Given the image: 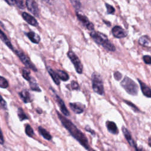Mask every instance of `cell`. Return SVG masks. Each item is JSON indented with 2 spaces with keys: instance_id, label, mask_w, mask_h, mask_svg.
I'll use <instances>...</instances> for the list:
<instances>
[{
  "instance_id": "40",
  "label": "cell",
  "mask_w": 151,
  "mask_h": 151,
  "mask_svg": "<svg viewBox=\"0 0 151 151\" xmlns=\"http://www.w3.org/2000/svg\"><path fill=\"white\" fill-rule=\"evenodd\" d=\"M148 142H149V145L151 147V138H149Z\"/></svg>"
},
{
  "instance_id": "12",
  "label": "cell",
  "mask_w": 151,
  "mask_h": 151,
  "mask_svg": "<svg viewBox=\"0 0 151 151\" xmlns=\"http://www.w3.org/2000/svg\"><path fill=\"white\" fill-rule=\"evenodd\" d=\"M69 106L71 109L76 114H80L83 113L85 107L84 105H83L80 103H70Z\"/></svg>"
},
{
  "instance_id": "4",
  "label": "cell",
  "mask_w": 151,
  "mask_h": 151,
  "mask_svg": "<svg viewBox=\"0 0 151 151\" xmlns=\"http://www.w3.org/2000/svg\"><path fill=\"white\" fill-rule=\"evenodd\" d=\"M92 81L94 92L100 95H103L104 94V88L101 76L96 72L93 73L92 76Z\"/></svg>"
},
{
  "instance_id": "28",
  "label": "cell",
  "mask_w": 151,
  "mask_h": 151,
  "mask_svg": "<svg viewBox=\"0 0 151 151\" xmlns=\"http://www.w3.org/2000/svg\"><path fill=\"white\" fill-rule=\"evenodd\" d=\"M106 7L107 8V14H112L115 13V8L113 6H112L111 5L106 3Z\"/></svg>"
},
{
  "instance_id": "10",
  "label": "cell",
  "mask_w": 151,
  "mask_h": 151,
  "mask_svg": "<svg viewBox=\"0 0 151 151\" xmlns=\"http://www.w3.org/2000/svg\"><path fill=\"white\" fill-rule=\"evenodd\" d=\"M56 99L58 104V106L60 107V111L62 112V113L64 115V116H69L70 115L69 111L67 109V107H66L65 104H64L63 100L56 94Z\"/></svg>"
},
{
  "instance_id": "26",
  "label": "cell",
  "mask_w": 151,
  "mask_h": 151,
  "mask_svg": "<svg viewBox=\"0 0 151 151\" xmlns=\"http://www.w3.org/2000/svg\"><path fill=\"white\" fill-rule=\"evenodd\" d=\"M23 73V77L27 81H30L31 79V77L30 76V72L27 68H24L22 71Z\"/></svg>"
},
{
  "instance_id": "16",
  "label": "cell",
  "mask_w": 151,
  "mask_h": 151,
  "mask_svg": "<svg viewBox=\"0 0 151 151\" xmlns=\"http://www.w3.org/2000/svg\"><path fill=\"white\" fill-rule=\"evenodd\" d=\"M138 81L140 84L141 90H142L143 94L146 97H151V89L148 87V86H147V85L145 83L142 82L141 80L138 79Z\"/></svg>"
},
{
  "instance_id": "24",
  "label": "cell",
  "mask_w": 151,
  "mask_h": 151,
  "mask_svg": "<svg viewBox=\"0 0 151 151\" xmlns=\"http://www.w3.org/2000/svg\"><path fill=\"white\" fill-rule=\"evenodd\" d=\"M18 116L21 121H23L24 120H27L29 119L27 116L26 115L23 110L21 108H18Z\"/></svg>"
},
{
  "instance_id": "19",
  "label": "cell",
  "mask_w": 151,
  "mask_h": 151,
  "mask_svg": "<svg viewBox=\"0 0 151 151\" xmlns=\"http://www.w3.org/2000/svg\"><path fill=\"white\" fill-rule=\"evenodd\" d=\"M47 70L49 73V74L50 75L51 77L52 78V79L53 80L54 82L57 84V85H59L60 82V79L58 77V75L57 74L56 72H55L51 67H47Z\"/></svg>"
},
{
  "instance_id": "15",
  "label": "cell",
  "mask_w": 151,
  "mask_h": 151,
  "mask_svg": "<svg viewBox=\"0 0 151 151\" xmlns=\"http://www.w3.org/2000/svg\"><path fill=\"white\" fill-rule=\"evenodd\" d=\"M106 127L107 128V130L109 132L112 134L116 135L119 133L118 129L116 123L112 121H107L106 122Z\"/></svg>"
},
{
  "instance_id": "2",
  "label": "cell",
  "mask_w": 151,
  "mask_h": 151,
  "mask_svg": "<svg viewBox=\"0 0 151 151\" xmlns=\"http://www.w3.org/2000/svg\"><path fill=\"white\" fill-rule=\"evenodd\" d=\"M90 36L97 44L102 46L107 51H115L116 50L115 46L108 40L105 34L93 31L90 33Z\"/></svg>"
},
{
  "instance_id": "23",
  "label": "cell",
  "mask_w": 151,
  "mask_h": 151,
  "mask_svg": "<svg viewBox=\"0 0 151 151\" xmlns=\"http://www.w3.org/2000/svg\"><path fill=\"white\" fill-rule=\"evenodd\" d=\"M29 83H30V87L31 88V89L33 91L35 92H41V89L39 88V86L38 85V84L37 83L35 80L31 77V80L29 81Z\"/></svg>"
},
{
  "instance_id": "25",
  "label": "cell",
  "mask_w": 151,
  "mask_h": 151,
  "mask_svg": "<svg viewBox=\"0 0 151 151\" xmlns=\"http://www.w3.org/2000/svg\"><path fill=\"white\" fill-rule=\"evenodd\" d=\"M25 132L26 135L29 136V137H33V136L34 135V132L33 128L31 127V126L30 125H27L25 129Z\"/></svg>"
},
{
  "instance_id": "14",
  "label": "cell",
  "mask_w": 151,
  "mask_h": 151,
  "mask_svg": "<svg viewBox=\"0 0 151 151\" xmlns=\"http://www.w3.org/2000/svg\"><path fill=\"white\" fill-rule=\"evenodd\" d=\"M20 98L23 101L24 103H30L32 101V99L30 95V92L27 90H23L21 92H20L18 93Z\"/></svg>"
},
{
  "instance_id": "6",
  "label": "cell",
  "mask_w": 151,
  "mask_h": 151,
  "mask_svg": "<svg viewBox=\"0 0 151 151\" xmlns=\"http://www.w3.org/2000/svg\"><path fill=\"white\" fill-rule=\"evenodd\" d=\"M67 56L73 64L77 73L79 74H81L83 72V65L77 55L73 51H70L68 52Z\"/></svg>"
},
{
  "instance_id": "18",
  "label": "cell",
  "mask_w": 151,
  "mask_h": 151,
  "mask_svg": "<svg viewBox=\"0 0 151 151\" xmlns=\"http://www.w3.org/2000/svg\"><path fill=\"white\" fill-rule=\"evenodd\" d=\"M0 33H0V37H1V40L8 47V48H10L12 50L14 51V49L13 48V46L11 44V42L10 41V40L8 39V38L7 37V35L4 34V33L2 30L0 31Z\"/></svg>"
},
{
  "instance_id": "37",
  "label": "cell",
  "mask_w": 151,
  "mask_h": 151,
  "mask_svg": "<svg viewBox=\"0 0 151 151\" xmlns=\"http://www.w3.org/2000/svg\"><path fill=\"white\" fill-rule=\"evenodd\" d=\"M6 2L7 3H8L10 6H14V4H15V1H13V0H10V1H7V0H6Z\"/></svg>"
},
{
  "instance_id": "33",
  "label": "cell",
  "mask_w": 151,
  "mask_h": 151,
  "mask_svg": "<svg viewBox=\"0 0 151 151\" xmlns=\"http://www.w3.org/2000/svg\"><path fill=\"white\" fill-rule=\"evenodd\" d=\"M125 102L127 104H128L129 106H130L131 107H132V108H133V109H134L135 112H139V109H138V107H137L135 104H134L132 103H131V102H129V101H126V100H125Z\"/></svg>"
},
{
  "instance_id": "13",
  "label": "cell",
  "mask_w": 151,
  "mask_h": 151,
  "mask_svg": "<svg viewBox=\"0 0 151 151\" xmlns=\"http://www.w3.org/2000/svg\"><path fill=\"white\" fill-rule=\"evenodd\" d=\"M22 17L24 18V19L26 21L27 23L33 26H38V22L36 20V19L30 14H28L26 12H24L22 13Z\"/></svg>"
},
{
  "instance_id": "42",
  "label": "cell",
  "mask_w": 151,
  "mask_h": 151,
  "mask_svg": "<svg viewBox=\"0 0 151 151\" xmlns=\"http://www.w3.org/2000/svg\"><path fill=\"white\" fill-rule=\"evenodd\" d=\"M88 151H96L95 150H94V149H93L92 148H90Z\"/></svg>"
},
{
  "instance_id": "8",
  "label": "cell",
  "mask_w": 151,
  "mask_h": 151,
  "mask_svg": "<svg viewBox=\"0 0 151 151\" xmlns=\"http://www.w3.org/2000/svg\"><path fill=\"white\" fill-rule=\"evenodd\" d=\"M27 9L35 17H39V9L37 3L33 0H27L26 2Z\"/></svg>"
},
{
  "instance_id": "20",
  "label": "cell",
  "mask_w": 151,
  "mask_h": 151,
  "mask_svg": "<svg viewBox=\"0 0 151 151\" xmlns=\"http://www.w3.org/2000/svg\"><path fill=\"white\" fill-rule=\"evenodd\" d=\"M38 131H39L40 134H41V135L43 138H44L45 139L48 140V141H50L52 139V136H51L50 133L48 131H47L45 128L42 127L41 126H39L38 127Z\"/></svg>"
},
{
  "instance_id": "1",
  "label": "cell",
  "mask_w": 151,
  "mask_h": 151,
  "mask_svg": "<svg viewBox=\"0 0 151 151\" xmlns=\"http://www.w3.org/2000/svg\"><path fill=\"white\" fill-rule=\"evenodd\" d=\"M57 115L63 125L69 132L71 135L75 138L85 149L89 150L91 148L89 145L87 137L70 120L61 115L58 111H57Z\"/></svg>"
},
{
  "instance_id": "22",
  "label": "cell",
  "mask_w": 151,
  "mask_h": 151,
  "mask_svg": "<svg viewBox=\"0 0 151 151\" xmlns=\"http://www.w3.org/2000/svg\"><path fill=\"white\" fill-rule=\"evenodd\" d=\"M56 73L58 75V77L59 78V79L63 81H66L69 80L70 77L69 74L65 72L63 70H57L56 71Z\"/></svg>"
},
{
  "instance_id": "36",
  "label": "cell",
  "mask_w": 151,
  "mask_h": 151,
  "mask_svg": "<svg viewBox=\"0 0 151 151\" xmlns=\"http://www.w3.org/2000/svg\"><path fill=\"white\" fill-rule=\"evenodd\" d=\"M85 129H86V131H88V132H90L93 136H95V134H95V132L94 131H93L92 129L89 126H86V127H85Z\"/></svg>"
},
{
  "instance_id": "30",
  "label": "cell",
  "mask_w": 151,
  "mask_h": 151,
  "mask_svg": "<svg viewBox=\"0 0 151 151\" xmlns=\"http://www.w3.org/2000/svg\"><path fill=\"white\" fill-rule=\"evenodd\" d=\"M70 3L72 4L73 6L76 10L80 9V8L81 7V3L79 1H71Z\"/></svg>"
},
{
  "instance_id": "17",
  "label": "cell",
  "mask_w": 151,
  "mask_h": 151,
  "mask_svg": "<svg viewBox=\"0 0 151 151\" xmlns=\"http://www.w3.org/2000/svg\"><path fill=\"white\" fill-rule=\"evenodd\" d=\"M27 36L29 37V38L30 40V41L31 42H33V43H35V44H38L40 41V36L37 34L36 33H35L33 31H30L29 32L27 33H26Z\"/></svg>"
},
{
  "instance_id": "5",
  "label": "cell",
  "mask_w": 151,
  "mask_h": 151,
  "mask_svg": "<svg viewBox=\"0 0 151 151\" xmlns=\"http://www.w3.org/2000/svg\"><path fill=\"white\" fill-rule=\"evenodd\" d=\"M14 51L27 67L31 69L34 72L37 71V69L35 67L34 64L31 62L30 59L24 53L17 50H14Z\"/></svg>"
},
{
  "instance_id": "41",
  "label": "cell",
  "mask_w": 151,
  "mask_h": 151,
  "mask_svg": "<svg viewBox=\"0 0 151 151\" xmlns=\"http://www.w3.org/2000/svg\"><path fill=\"white\" fill-rule=\"evenodd\" d=\"M135 150H136V151H143V150H142V149H139V148H138V147H137V148L135 149Z\"/></svg>"
},
{
  "instance_id": "35",
  "label": "cell",
  "mask_w": 151,
  "mask_h": 151,
  "mask_svg": "<svg viewBox=\"0 0 151 151\" xmlns=\"http://www.w3.org/2000/svg\"><path fill=\"white\" fill-rule=\"evenodd\" d=\"M1 106L4 109H7V103L4 100L3 97H1Z\"/></svg>"
},
{
  "instance_id": "27",
  "label": "cell",
  "mask_w": 151,
  "mask_h": 151,
  "mask_svg": "<svg viewBox=\"0 0 151 151\" xmlns=\"http://www.w3.org/2000/svg\"><path fill=\"white\" fill-rule=\"evenodd\" d=\"M9 84L7 80L3 76L0 77V87H1V88H7Z\"/></svg>"
},
{
  "instance_id": "29",
  "label": "cell",
  "mask_w": 151,
  "mask_h": 151,
  "mask_svg": "<svg viewBox=\"0 0 151 151\" xmlns=\"http://www.w3.org/2000/svg\"><path fill=\"white\" fill-rule=\"evenodd\" d=\"M15 4L20 9H24L25 8L24 1L22 0H15Z\"/></svg>"
},
{
  "instance_id": "39",
  "label": "cell",
  "mask_w": 151,
  "mask_h": 151,
  "mask_svg": "<svg viewBox=\"0 0 151 151\" xmlns=\"http://www.w3.org/2000/svg\"><path fill=\"white\" fill-rule=\"evenodd\" d=\"M103 22L104 23H106V24H107V26H111V23H109V22H107V21H106L105 20H103Z\"/></svg>"
},
{
  "instance_id": "9",
  "label": "cell",
  "mask_w": 151,
  "mask_h": 151,
  "mask_svg": "<svg viewBox=\"0 0 151 151\" xmlns=\"http://www.w3.org/2000/svg\"><path fill=\"white\" fill-rule=\"evenodd\" d=\"M112 34L113 36L118 38H124L127 36V33L126 31L120 26H116L112 29Z\"/></svg>"
},
{
  "instance_id": "34",
  "label": "cell",
  "mask_w": 151,
  "mask_h": 151,
  "mask_svg": "<svg viewBox=\"0 0 151 151\" xmlns=\"http://www.w3.org/2000/svg\"><path fill=\"white\" fill-rule=\"evenodd\" d=\"M114 77L116 80L119 81L122 79V75L119 72H116L114 73Z\"/></svg>"
},
{
  "instance_id": "7",
  "label": "cell",
  "mask_w": 151,
  "mask_h": 151,
  "mask_svg": "<svg viewBox=\"0 0 151 151\" xmlns=\"http://www.w3.org/2000/svg\"><path fill=\"white\" fill-rule=\"evenodd\" d=\"M76 15H77L79 20L80 21V22L82 23V24L84 27H86L89 30L93 31L94 25L89 20V19L87 17L77 11L76 12Z\"/></svg>"
},
{
  "instance_id": "21",
  "label": "cell",
  "mask_w": 151,
  "mask_h": 151,
  "mask_svg": "<svg viewBox=\"0 0 151 151\" xmlns=\"http://www.w3.org/2000/svg\"><path fill=\"white\" fill-rule=\"evenodd\" d=\"M139 44L142 46L150 47H151V41L147 36H142L139 40Z\"/></svg>"
},
{
  "instance_id": "38",
  "label": "cell",
  "mask_w": 151,
  "mask_h": 151,
  "mask_svg": "<svg viewBox=\"0 0 151 151\" xmlns=\"http://www.w3.org/2000/svg\"><path fill=\"white\" fill-rule=\"evenodd\" d=\"M4 142V138H3V132H1V144L3 145Z\"/></svg>"
},
{
  "instance_id": "31",
  "label": "cell",
  "mask_w": 151,
  "mask_h": 151,
  "mask_svg": "<svg viewBox=\"0 0 151 151\" xmlns=\"http://www.w3.org/2000/svg\"><path fill=\"white\" fill-rule=\"evenodd\" d=\"M71 88L73 90H78L80 88L78 83L74 80H73L71 82Z\"/></svg>"
},
{
  "instance_id": "11",
  "label": "cell",
  "mask_w": 151,
  "mask_h": 151,
  "mask_svg": "<svg viewBox=\"0 0 151 151\" xmlns=\"http://www.w3.org/2000/svg\"><path fill=\"white\" fill-rule=\"evenodd\" d=\"M122 132H123V134L125 138L126 139L127 141L128 142L129 144L131 146L134 147L135 149H136L137 148V146H136L134 140L133 139L131 133L129 132V131L124 126L122 127Z\"/></svg>"
},
{
  "instance_id": "3",
  "label": "cell",
  "mask_w": 151,
  "mask_h": 151,
  "mask_svg": "<svg viewBox=\"0 0 151 151\" xmlns=\"http://www.w3.org/2000/svg\"><path fill=\"white\" fill-rule=\"evenodd\" d=\"M122 87L131 95H136L138 93V86L131 79L128 77H125L121 81Z\"/></svg>"
},
{
  "instance_id": "32",
  "label": "cell",
  "mask_w": 151,
  "mask_h": 151,
  "mask_svg": "<svg viewBox=\"0 0 151 151\" xmlns=\"http://www.w3.org/2000/svg\"><path fill=\"white\" fill-rule=\"evenodd\" d=\"M143 60L144 61V62L146 64H151V57L149 56H144L143 57Z\"/></svg>"
}]
</instances>
